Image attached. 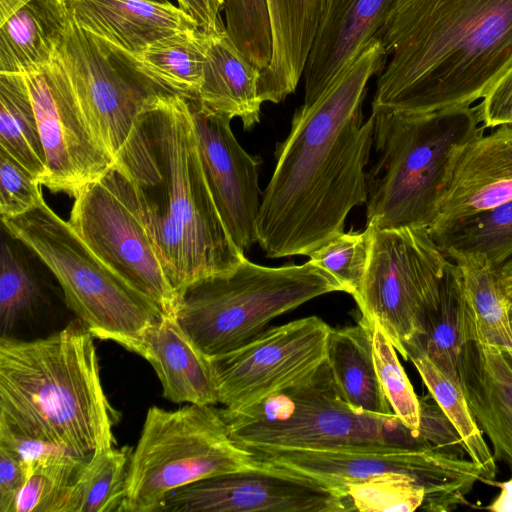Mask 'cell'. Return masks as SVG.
Here are the masks:
<instances>
[{
  "label": "cell",
  "instance_id": "ba28073f",
  "mask_svg": "<svg viewBox=\"0 0 512 512\" xmlns=\"http://www.w3.org/2000/svg\"><path fill=\"white\" fill-rule=\"evenodd\" d=\"M1 220L7 233L51 271L67 306L95 338L140 355L146 332L163 315L151 300L105 266L44 199Z\"/></svg>",
  "mask_w": 512,
  "mask_h": 512
},
{
  "label": "cell",
  "instance_id": "8d00e7d4",
  "mask_svg": "<svg viewBox=\"0 0 512 512\" xmlns=\"http://www.w3.org/2000/svg\"><path fill=\"white\" fill-rule=\"evenodd\" d=\"M371 242V228L363 231L341 232L308 257L327 271L342 287V292L355 297L364 280Z\"/></svg>",
  "mask_w": 512,
  "mask_h": 512
},
{
  "label": "cell",
  "instance_id": "4fadbf2b",
  "mask_svg": "<svg viewBox=\"0 0 512 512\" xmlns=\"http://www.w3.org/2000/svg\"><path fill=\"white\" fill-rule=\"evenodd\" d=\"M57 58L90 128L114 160L139 116L175 94L134 55L80 28L70 16Z\"/></svg>",
  "mask_w": 512,
  "mask_h": 512
},
{
  "label": "cell",
  "instance_id": "681fc988",
  "mask_svg": "<svg viewBox=\"0 0 512 512\" xmlns=\"http://www.w3.org/2000/svg\"><path fill=\"white\" fill-rule=\"evenodd\" d=\"M509 325H510V329H511V332H512V303H511V306H510V309H509Z\"/></svg>",
  "mask_w": 512,
  "mask_h": 512
},
{
  "label": "cell",
  "instance_id": "52a82bcc",
  "mask_svg": "<svg viewBox=\"0 0 512 512\" xmlns=\"http://www.w3.org/2000/svg\"><path fill=\"white\" fill-rule=\"evenodd\" d=\"M331 292H342V287L312 260L268 267L245 256L232 272L190 285L180 298L177 320L196 346L213 357L248 343L272 319Z\"/></svg>",
  "mask_w": 512,
  "mask_h": 512
},
{
  "label": "cell",
  "instance_id": "3957f363",
  "mask_svg": "<svg viewBox=\"0 0 512 512\" xmlns=\"http://www.w3.org/2000/svg\"><path fill=\"white\" fill-rule=\"evenodd\" d=\"M115 164L129 179L163 269L181 298L193 283L245 258L207 184L188 101L160 98L137 119Z\"/></svg>",
  "mask_w": 512,
  "mask_h": 512
},
{
  "label": "cell",
  "instance_id": "7a4b0ae2",
  "mask_svg": "<svg viewBox=\"0 0 512 512\" xmlns=\"http://www.w3.org/2000/svg\"><path fill=\"white\" fill-rule=\"evenodd\" d=\"M375 38L372 113L469 107L512 66V0H401Z\"/></svg>",
  "mask_w": 512,
  "mask_h": 512
},
{
  "label": "cell",
  "instance_id": "8fae6325",
  "mask_svg": "<svg viewBox=\"0 0 512 512\" xmlns=\"http://www.w3.org/2000/svg\"><path fill=\"white\" fill-rule=\"evenodd\" d=\"M365 277L353 297L368 324L377 323L397 352L420 333L424 309L438 295L449 258L428 228L372 226Z\"/></svg>",
  "mask_w": 512,
  "mask_h": 512
},
{
  "label": "cell",
  "instance_id": "ac0fdd59",
  "mask_svg": "<svg viewBox=\"0 0 512 512\" xmlns=\"http://www.w3.org/2000/svg\"><path fill=\"white\" fill-rule=\"evenodd\" d=\"M512 200V126L501 125L469 141L458 156L429 228L440 234L475 214Z\"/></svg>",
  "mask_w": 512,
  "mask_h": 512
},
{
  "label": "cell",
  "instance_id": "7c38bea8",
  "mask_svg": "<svg viewBox=\"0 0 512 512\" xmlns=\"http://www.w3.org/2000/svg\"><path fill=\"white\" fill-rule=\"evenodd\" d=\"M68 223L105 266L164 315L177 318L180 297L148 235L133 187L115 163L74 196Z\"/></svg>",
  "mask_w": 512,
  "mask_h": 512
},
{
  "label": "cell",
  "instance_id": "e0dca14e",
  "mask_svg": "<svg viewBox=\"0 0 512 512\" xmlns=\"http://www.w3.org/2000/svg\"><path fill=\"white\" fill-rule=\"evenodd\" d=\"M186 99L213 200L233 242L245 253L257 243L262 159L240 145L231 129L230 117L209 110L196 98Z\"/></svg>",
  "mask_w": 512,
  "mask_h": 512
},
{
  "label": "cell",
  "instance_id": "44dd1931",
  "mask_svg": "<svg viewBox=\"0 0 512 512\" xmlns=\"http://www.w3.org/2000/svg\"><path fill=\"white\" fill-rule=\"evenodd\" d=\"M80 28L132 55L178 32L200 28L179 6L149 0H65Z\"/></svg>",
  "mask_w": 512,
  "mask_h": 512
},
{
  "label": "cell",
  "instance_id": "7bdbcfd3",
  "mask_svg": "<svg viewBox=\"0 0 512 512\" xmlns=\"http://www.w3.org/2000/svg\"><path fill=\"white\" fill-rule=\"evenodd\" d=\"M478 105L484 128L512 126V66L494 83Z\"/></svg>",
  "mask_w": 512,
  "mask_h": 512
},
{
  "label": "cell",
  "instance_id": "f907efd6",
  "mask_svg": "<svg viewBox=\"0 0 512 512\" xmlns=\"http://www.w3.org/2000/svg\"><path fill=\"white\" fill-rule=\"evenodd\" d=\"M149 1H153V2H160V3H166V2H169L168 0H149Z\"/></svg>",
  "mask_w": 512,
  "mask_h": 512
},
{
  "label": "cell",
  "instance_id": "d590c367",
  "mask_svg": "<svg viewBox=\"0 0 512 512\" xmlns=\"http://www.w3.org/2000/svg\"><path fill=\"white\" fill-rule=\"evenodd\" d=\"M226 31L241 54L262 72L272 57L266 0H224Z\"/></svg>",
  "mask_w": 512,
  "mask_h": 512
},
{
  "label": "cell",
  "instance_id": "cb8c5ba5",
  "mask_svg": "<svg viewBox=\"0 0 512 512\" xmlns=\"http://www.w3.org/2000/svg\"><path fill=\"white\" fill-rule=\"evenodd\" d=\"M261 71L236 48L226 29L209 33L207 59L198 101L209 110L241 120L247 131L261 117Z\"/></svg>",
  "mask_w": 512,
  "mask_h": 512
},
{
  "label": "cell",
  "instance_id": "7dc6e473",
  "mask_svg": "<svg viewBox=\"0 0 512 512\" xmlns=\"http://www.w3.org/2000/svg\"><path fill=\"white\" fill-rule=\"evenodd\" d=\"M499 271L505 292L512 301V257L499 266Z\"/></svg>",
  "mask_w": 512,
  "mask_h": 512
},
{
  "label": "cell",
  "instance_id": "ffe728a7",
  "mask_svg": "<svg viewBox=\"0 0 512 512\" xmlns=\"http://www.w3.org/2000/svg\"><path fill=\"white\" fill-rule=\"evenodd\" d=\"M401 0H330L304 69V97L323 91L375 37Z\"/></svg>",
  "mask_w": 512,
  "mask_h": 512
},
{
  "label": "cell",
  "instance_id": "5bb4252c",
  "mask_svg": "<svg viewBox=\"0 0 512 512\" xmlns=\"http://www.w3.org/2000/svg\"><path fill=\"white\" fill-rule=\"evenodd\" d=\"M330 330L320 317L308 316L265 329L239 348L209 357L218 403L239 410L314 372L326 360Z\"/></svg>",
  "mask_w": 512,
  "mask_h": 512
},
{
  "label": "cell",
  "instance_id": "603a6c76",
  "mask_svg": "<svg viewBox=\"0 0 512 512\" xmlns=\"http://www.w3.org/2000/svg\"><path fill=\"white\" fill-rule=\"evenodd\" d=\"M272 57L260 74L261 101L280 103L294 93L330 0H266Z\"/></svg>",
  "mask_w": 512,
  "mask_h": 512
},
{
  "label": "cell",
  "instance_id": "f546056e",
  "mask_svg": "<svg viewBox=\"0 0 512 512\" xmlns=\"http://www.w3.org/2000/svg\"><path fill=\"white\" fill-rule=\"evenodd\" d=\"M0 149L40 182L45 153L24 75L0 73Z\"/></svg>",
  "mask_w": 512,
  "mask_h": 512
},
{
  "label": "cell",
  "instance_id": "1f68e13d",
  "mask_svg": "<svg viewBox=\"0 0 512 512\" xmlns=\"http://www.w3.org/2000/svg\"><path fill=\"white\" fill-rule=\"evenodd\" d=\"M432 238L446 256L481 253L499 267L512 257V200L462 220Z\"/></svg>",
  "mask_w": 512,
  "mask_h": 512
},
{
  "label": "cell",
  "instance_id": "ee69618b",
  "mask_svg": "<svg viewBox=\"0 0 512 512\" xmlns=\"http://www.w3.org/2000/svg\"><path fill=\"white\" fill-rule=\"evenodd\" d=\"M29 475L27 466L0 447V512H12L15 499Z\"/></svg>",
  "mask_w": 512,
  "mask_h": 512
},
{
  "label": "cell",
  "instance_id": "bcb514c9",
  "mask_svg": "<svg viewBox=\"0 0 512 512\" xmlns=\"http://www.w3.org/2000/svg\"><path fill=\"white\" fill-rule=\"evenodd\" d=\"M495 486L501 492L486 509L492 512H512V478L505 482H495Z\"/></svg>",
  "mask_w": 512,
  "mask_h": 512
},
{
  "label": "cell",
  "instance_id": "c3c4849f",
  "mask_svg": "<svg viewBox=\"0 0 512 512\" xmlns=\"http://www.w3.org/2000/svg\"><path fill=\"white\" fill-rule=\"evenodd\" d=\"M30 0H0V24Z\"/></svg>",
  "mask_w": 512,
  "mask_h": 512
},
{
  "label": "cell",
  "instance_id": "2e32d148",
  "mask_svg": "<svg viewBox=\"0 0 512 512\" xmlns=\"http://www.w3.org/2000/svg\"><path fill=\"white\" fill-rule=\"evenodd\" d=\"M263 463L258 469L222 474L173 490L158 512H348L342 497L326 486Z\"/></svg>",
  "mask_w": 512,
  "mask_h": 512
},
{
  "label": "cell",
  "instance_id": "ab89813d",
  "mask_svg": "<svg viewBox=\"0 0 512 512\" xmlns=\"http://www.w3.org/2000/svg\"><path fill=\"white\" fill-rule=\"evenodd\" d=\"M41 184L20 163L0 149L1 218L20 216L43 199Z\"/></svg>",
  "mask_w": 512,
  "mask_h": 512
},
{
  "label": "cell",
  "instance_id": "4dcf8cb0",
  "mask_svg": "<svg viewBox=\"0 0 512 512\" xmlns=\"http://www.w3.org/2000/svg\"><path fill=\"white\" fill-rule=\"evenodd\" d=\"M406 354L428 392L459 433L467 455L481 471L483 482L495 486V458L483 438V432L472 414L461 386L445 375L423 351L407 349Z\"/></svg>",
  "mask_w": 512,
  "mask_h": 512
},
{
  "label": "cell",
  "instance_id": "30bf717a",
  "mask_svg": "<svg viewBox=\"0 0 512 512\" xmlns=\"http://www.w3.org/2000/svg\"><path fill=\"white\" fill-rule=\"evenodd\" d=\"M246 449L262 462L319 482L342 499L345 488L350 484L385 472L406 474L424 488L421 509L430 512H448L457 505L467 504L465 496L476 482H483L479 467L471 459L435 446Z\"/></svg>",
  "mask_w": 512,
  "mask_h": 512
},
{
  "label": "cell",
  "instance_id": "5b68a950",
  "mask_svg": "<svg viewBox=\"0 0 512 512\" xmlns=\"http://www.w3.org/2000/svg\"><path fill=\"white\" fill-rule=\"evenodd\" d=\"M371 114L377 157L367 173L366 226L429 229L458 156L485 129L478 106Z\"/></svg>",
  "mask_w": 512,
  "mask_h": 512
},
{
  "label": "cell",
  "instance_id": "d6986e66",
  "mask_svg": "<svg viewBox=\"0 0 512 512\" xmlns=\"http://www.w3.org/2000/svg\"><path fill=\"white\" fill-rule=\"evenodd\" d=\"M460 386L495 460L512 468V358L506 349L466 340L458 364Z\"/></svg>",
  "mask_w": 512,
  "mask_h": 512
},
{
  "label": "cell",
  "instance_id": "60d3db41",
  "mask_svg": "<svg viewBox=\"0 0 512 512\" xmlns=\"http://www.w3.org/2000/svg\"><path fill=\"white\" fill-rule=\"evenodd\" d=\"M419 407V436L432 446L465 457L467 453L459 433L429 392L419 397Z\"/></svg>",
  "mask_w": 512,
  "mask_h": 512
},
{
  "label": "cell",
  "instance_id": "9a60e30c",
  "mask_svg": "<svg viewBox=\"0 0 512 512\" xmlns=\"http://www.w3.org/2000/svg\"><path fill=\"white\" fill-rule=\"evenodd\" d=\"M24 77L45 153L40 184L74 197L115 160L90 128L58 58Z\"/></svg>",
  "mask_w": 512,
  "mask_h": 512
},
{
  "label": "cell",
  "instance_id": "9c48e42d",
  "mask_svg": "<svg viewBox=\"0 0 512 512\" xmlns=\"http://www.w3.org/2000/svg\"><path fill=\"white\" fill-rule=\"evenodd\" d=\"M264 463L231 438L211 406H151L129 461L122 512H158L173 490Z\"/></svg>",
  "mask_w": 512,
  "mask_h": 512
},
{
  "label": "cell",
  "instance_id": "277c9868",
  "mask_svg": "<svg viewBox=\"0 0 512 512\" xmlns=\"http://www.w3.org/2000/svg\"><path fill=\"white\" fill-rule=\"evenodd\" d=\"M94 336L76 319L31 341L0 338V423L89 463L114 447Z\"/></svg>",
  "mask_w": 512,
  "mask_h": 512
},
{
  "label": "cell",
  "instance_id": "7402d4cb",
  "mask_svg": "<svg viewBox=\"0 0 512 512\" xmlns=\"http://www.w3.org/2000/svg\"><path fill=\"white\" fill-rule=\"evenodd\" d=\"M140 356L155 370L167 400L201 406L218 403L210 358L191 340L176 317L163 314L148 329Z\"/></svg>",
  "mask_w": 512,
  "mask_h": 512
},
{
  "label": "cell",
  "instance_id": "484cf974",
  "mask_svg": "<svg viewBox=\"0 0 512 512\" xmlns=\"http://www.w3.org/2000/svg\"><path fill=\"white\" fill-rule=\"evenodd\" d=\"M326 362L342 398L353 409L383 416L394 414L376 372L367 322L360 319L355 326L331 328Z\"/></svg>",
  "mask_w": 512,
  "mask_h": 512
},
{
  "label": "cell",
  "instance_id": "d6a6232c",
  "mask_svg": "<svg viewBox=\"0 0 512 512\" xmlns=\"http://www.w3.org/2000/svg\"><path fill=\"white\" fill-rule=\"evenodd\" d=\"M131 453L112 447L96 455L73 487L69 512H122Z\"/></svg>",
  "mask_w": 512,
  "mask_h": 512
},
{
  "label": "cell",
  "instance_id": "f6af8a7d",
  "mask_svg": "<svg viewBox=\"0 0 512 512\" xmlns=\"http://www.w3.org/2000/svg\"><path fill=\"white\" fill-rule=\"evenodd\" d=\"M178 6L188 13L207 33H218L226 29L221 18L224 0H177Z\"/></svg>",
  "mask_w": 512,
  "mask_h": 512
},
{
  "label": "cell",
  "instance_id": "74e56055",
  "mask_svg": "<svg viewBox=\"0 0 512 512\" xmlns=\"http://www.w3.org/2000/svg\"><path fill=\"white\" fill-rule=\"evenodd\" d=\"M369 325L375 368L385 396L394 414L406 427L418 434L419 397L414 392L391 341L377 323Z\"/></svg>",
  "mask_w": 512,
  "mask_h": 512
},
{
  "label": "cell",
  "instance_id": "b9f144b4",
  "mask_svg": "<svg viewBox=\"0 0 512 512\" xmlns=\"http://www.w3.org/2000/svg\"><path fill=\"white\" fill-rule=\"evenodd\" d=\"M0 447L19 458L27 466L29 472L38 464L68 455L73 456L61 446L21 434L1 423Z\"/></svg>",
  "mask_w": 512,
  "mask_h": 512
},
{
  "label": "cell",
  "instance_id": "8992f818",
  "mask_svg": "<svg viewBox=\"0 0 512 512\" xmlns=\"http://www.w3.org/2000/svg\"><path fill=\"white\" fill-rule=\"evenodd\" d=\"M218 411L233 441L244 448L432 446L395 414L353 409L338 391L326 360L314 372L250 406Z\"/></svg>",
  "mask_w": 512,
  "mask_h": 512
},
{
  "label": "cell",
  "instance_id": "e575fe53",
  "mask_svg": "<svg viewBox=\"0 0 512 512\" xmlns=\"http://www.w3.org/2000/svg\"><path fill=\"white\" fill-rule=\"evenodd\" d=\"M424 498V488L398 472H385L350 484L343 492L348 512H412L421 508Z\"/></svg>",
  "mask_w": 512,
  "mask_h": 512
},
{
  "label": "cell",
  "instance_id": "d4e9b609",
  "mask_svg": "<svg viewBox=\"0 0 512 512\" xmlns=\"http://www.w3.org/2000/svg\"><path fill=\"white\" fill-rule=\"evenodd\" d=\"M69 21L65 0H30L0 24V73L25 75L53 62Z\"/></svg>",
  "mask_w": 512,
  "mask_h": 512
},
{
  "label": "cell",
  "instance_id": "836d02e7",
  "mask_svg": "<svg viewBox=\"0 0 512 512\" xmlns=\"http://www.w3.org/2000/svg\"><path fill=\"white\" fill-rule=\"evenodd\" d=\"M87 464L68 455L34 466L12 512H69L73 487Z\"/></svg>",
  "mask_w": 512,
  "mask_h": 512
},
{
  "label": "cell",
  "instance_id": "f35d334b",
  "mask_svg": "<svg viewBox=\"0 0 512 512\" xmlns=\"http://www.w3.org/2000/svg\"><path fill=\"white\" fill-rule=\"evenodd\" d=\"M0 331L10 336L18 322L31 313L41 289L20 256L5 240L0 252Z\"/></svg>",
  "mask_w": 512,
  "mask_h": 512
},
{
  "label": "cell",
  "instance_id": "4316f807",
  "mask_svg": "<svg viewBox=\"0 0 512 512\" xmlns=\"http://www.w3.org/2000/svg\"><path fill=\"white\" fill-rule=\"evenodd\" d=\"M468 312L461 270L449 258L439 293L424 309L420 333L404 346L405 353L407 349L423 351L445 375L460 385L458 364Z\"/></svg>",
  "mask_w": 512,
  "mask_h": 512
},
{
  "label": "cell",
  "instance_id": "6da1fadb",
  "mask_svg": "<svg viewBox=\"0 0 512 512\" xmlns=\"http://www.w3.org/2000/svg\"><path fill=\"white\" fill-rule=\"evenodd\" d=\"M377 38L320 93L304 97L262 192L257 243L268 258L308 256L344 231L350 211L366 204L374 116L363 115L367 84L387 63Z\"/></svg>",
  "mask_w": 512,
  "mask_h": 512
},
{
  "label": "cell",
  "instance_id": "83f0119b",
  "mask_svg": "<svg viewBox=\"0 0 512 512\" xmlns=\"http://www.w3.org/2000/svg\"><path fill=\"white\" fill-rule=\"evenodd\" d=\"M460 268L469 313L465 341L473 339L500 349L512 350L509 309L512 301L503 287L499 267L481 253L447 255Z\"/></svg>",
  "mask_w": 512,
  "mask_h": 512
},
{
  "label": "cell",
  "instance_id": "f1b7e54d",
  "mask_svg": "<svg viewBox=\"0 0 512 512\" xmlns=\"http://www.w3.org/2000/svg\"><path fill=\"white\" fill-rule=\"evenodd\" d=\"M208 44L209 33L196 28L164 37L135 57L167 89L192 99L198 97Z\"/></svg>",
  "mask_w": 512,
  "mask_h": 512
}]
</instances>
